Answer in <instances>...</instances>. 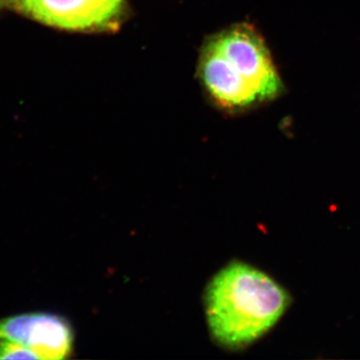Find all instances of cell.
I'll return each mask as SVG.
<instances>
[{"instance_id":"2","label":"cell","mask_w":360,"mask_h":360,"mask_svg":"<svg viewBox=\"0 0 360 360\" xmlns=\"http://www.w3.org/2000/svg\"><path fill=\"white\" fill-rule=\"evenodd\" d=\"M200 73L208 94L229 110L269 101L283 87L264 39L248 25L232 26L207 41Z\"/></svg>"},{"instance_id":"5","label":"cell","mask_w":360,"mask_h":360,"mask_svg":"<svg viewBox=\"0 0 360 360\" xmlns=\"http://www.w3.org/2000/svg\"><path fill=\"white\" fill-rule=\"evenodd\" d=\"M0 359H39V357L20 343L0 340Z\"/></svg>"},{"instance_id":"3","label":"cell","mask_w":360,"mask_h":360,"mask_svg":"<svg viewBox=\"0 0 360 360\" xmlns=\"http://www.w3.org/2000/svg\"><path fill=\"white\" fill-rule=\"evenodd\" d=\"M33 20L60 30L108 32L120 25L124 0H14Z\"/></svg>"},{"instance_id":"4","label":"cell","mask_w":360,"mask_h":360,"mask_svg":"<svg viewBox=\"0 0 360 360\" xmlns=\"http://www.w3.org/2000/svg\"><path fill=\"white\" fill-rule=\"evenodd\" d=\"M0 340L20 343L39 359L59 360L71 354L73 335L70 323L63 317L37 312L1 319Z\"/></svg>"},{"instance_id":"1","label":"cell","mask_w":360,"mask_h":360,"mask_svg":"<svg viewBox=\"0 0 360 360\" xmlns=\"http://www.w3.org/2000/svg\"><path fill=\"white\" fill-rule=\"evenodd\" d=\"M285 290L250 265H227L205 293L208 328L219 345L239 348L269 330L288 309Z\"/></svg>"}]
</instances>
